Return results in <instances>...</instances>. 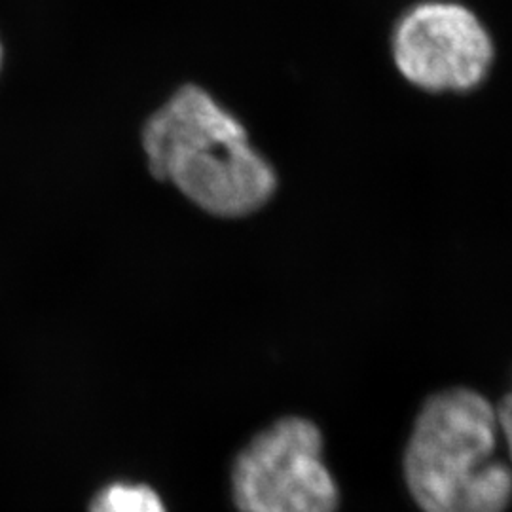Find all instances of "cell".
Wrapping results in <instances>:
<instances>
[{
    "instance_id": "6",
    "label": "cell",
    "mask_w": 512,
    "mask_h": 512,
    "mask_svg": "<svg viewBox=\"0 0 512 512\" xmlns=\"http://www.w3.org/2000/svg\"><path fill=\"white\" fill-rule=\"evenodd\" d=\"M497 414V423H499V431L505 435L507 446H509V454L512 461V391L501 401V404L495 408Z\"/></svg>"
},
{
    "instance_id": "2",
    "label": "cell",
    "mask_w": 512,
    "mask_h": 512,
    "mask_svg": "<svg viewBox=\"0 0 512 512\" xmlns=\"http://www.w3.org/2000/svg\"><path fill=\"white\" fill-rule=\"evenodd\" d=\"M499 423L471 389H448L423 404L404 454V478L423 512H507L512 469L495 458Z\"/></svg>"
},
{
    "instance_id": "1",
    "label": "cell",
    "mask_w": 512,
    "mask_h": 512,
    "mask_svg": "<svg viewBox=\"0 0 512 512\" xmlns=\"http://www.w3.org/2000/svg\"><path fill=\"white\" fill-rule=\"evenodd\" d=\"M148 169L219 219H243L274 198L277 175L238 118L200 86H183L141 135Z\"/></svg>"
},
{
    "instance_id": "7",
    "label": "cell",
    "mask_w": 512,
    "mask_h": 512,
    "mask_svg": "<svg viewBox=\"0 0 512 512\" xmlns=\"http://www.w3.org/2000/svg\"><path fill=\"white\" fill-rule=\"evenodd\" d=\"M0 63H2V46H0Z\"/></svg>"
},
{
    "instance_id": "3",
    "label": "cell",
    "mask_w": 512,
    "mask_h": 512,
    "mask_svg": "<svg viewBox=\"0 0 512 512\" xmlns=\"http://www.w3.org/2000/svg\"><path fill=\"white\" fill-rule=\"evenodd\" d=\"M239 512H336L340 492L323 459L321 431L304 418H283L258 433L234 461Z\"/></svg>"
},
{
    "instance_id": "5",
    "label": "cell",
    "mask_w": 512,
    "mask_h": 512,
    "mask_svg": "<svg viewBox=\"0 0 512 512\" xmlns=\"http://www.w3.org/2000/svg\"><path fill=\"white\" fill-rule=\"evenodd\" d=\"M90 512H167V509L150 486L118 482L93 497Z\"/></svg>"
},
{
    "instance_id": "4",
    "label": "cell",
    "mask_w": 512,
    "mask_h": 512,
    "mask_svg": "<svg viewBox=\"0 0 512 512\" xmlns=\"http://www.w3.org/2000/svg\"><path fill=\"white\" fill-rule=\"evenodd\" d=\"M399 73L427 92H465L490 71L494 46L467 8L425 2L406 12L393 35Z\"/></svg>"
}]
</instances>
